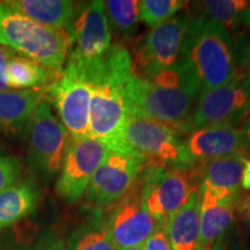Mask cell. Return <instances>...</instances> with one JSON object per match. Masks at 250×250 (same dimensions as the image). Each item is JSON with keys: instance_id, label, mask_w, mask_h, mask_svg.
Listing matches in <instances>:
<instances>
[{"instance_id": "cell-1", "label": "cell", "mask_w": 250, "mask_h": 250, "mask_svg": "<svg viewBox=\"0 0 250 250\" xmlns=\"http://www.w3.org/2000/svg\"><path fill=\"white\" fill-rule=\"evenodd\" d=\"M64 70L79 77L90 88L89 136L108 148L124 147L123 132L129 117L125 87L133 77L129 50L115 43L99 61H66Z\"/></svg>"}, {"instance_id": "cell-2", "label": "cell", "mask_w": 250, "mask_h": 250, "mask_svg": "<svg viewBox=\"0 0 250 250\" xmlns=\"http://www.w3.org/2000/svg\"><path fill=\"white\" fill-rule=\"evenodd\" d=\"M199 96L191 78L179 65L158 72L147 80L133 76L125 87L129 114L169 125L181 136Z\"/></svg>"}, {"instance_id": "cell-3", "label": "cell", "mask_w": 250, "mask_h": 250, "mask_svg": "<svg viewBox=\"0 0 250 250\" xmlns=\"http://www.w3.org/2000/svg\"><path fill=\"white\" fill-rule=\"evenodd\" d=\"M177 65L191 78L201 96L227 85L235 76L232 37L204 15L191 14Z\"/></svg>"}, {"instance_id": "cell-4", "label": "cell", "mask_w": 250, "mask_h": 250, "mask_svg": "<svg viewBox=\"0 0 250 250\" xmlns=\"http://www.w3.org/2000/svg\"><path fill=\"white\" fill-rule=\"evenodd\" d=\"M0 44L62 73L71 49L66 29H55L18 13L0 2Z\"/></svg>"}, {"instance_id": "cell-5", "label": "cell", "mask_w": 250, "mask_h": 250, "mask_svg": "<svg viewBox=\"0 0 250 250\" xmlns=\"http://www.w3.org/2000/svg\"><path fill=\"white\" fill-rule=\"evenodd\" d=\"M146 169L148 162L140 153L127 146L108 148L83 196L86 206L90 211H108L130 191Z\"/></svg>"}, {"instance_id": "cell-6", "label": "cell", "mask_w": 250, "mask_h": 250, "mask_svg": "<svg viewBox=\"0 0 250 250\" xmlns=\"http://www.w3.org/2000/svg\"><path fill=\"white\" fill-rule=\"evenodd\" d=\"M26 134L28 167L42 182L51 183L61 173L70 134L46 101L37 105Z\"/></svg>"}, {"instance_id": "cell-7", "label": "cell", "mask_w": 250, "mask_h": 250, "mask_svg": "<svg viewBox=\"0 0 250 250\" xmlns=\"http://www.w3.org/2000/svg\"><path fill=\"white\" fill-rule=\"evenodd\" d=\"M199 186L201 176L197 165L149 168L143 173L144 205L156 223L165 227Z\"/></svg>"}, {"instance_id": "cell-8", "label": "cell", "mask_w": 250, "mask_h": 250, "mask_svg": "<svg viewBox=\"0 0 250 250\" xmlns=\"http://www.w3.org/2000/svg\"><path fill=\"white\" fill-rule=\"evenodd\" d=\"M190 20L191 13L176 14L134 41L130 54L133 76L147 80L158 72L176 66Z\"/></svg>"}, {"instance_id": "cell-9", "label": "cell", "mask_w": 250, "mask_h": 250, "mask_svg": "<svg viewBox=\"0 0 250 250\" xmlns=\"http://www.w3.org/2000/svg\"><path fill=\"white\" fill-rule=\"evenodd\" d=\"M123 143L147 160L148 169L190 167L184 162L182 136L161 122L129 114L124 127Z\"/></svg>"}, {"instance_id": "cell-10", "label": "cell", "mask_w": 250, "mask_h": 250, "mask_svg": "<svg viewBox=\"0 0 250 250\" xmlns=\"http://www.w3.org/2000/svg\"><path fill=\"white\" fill-rule=\"evenodd\" d=\"M250 115V83L233 78L227 85L203 94L191 116L184 125L182 136L197 129L219 124L242 126Z\"/></svg>"}, {"instance_id": "cell-11", "label": "cell", "mask_w": 250, "mask_h": 250, "mask_svg": "<svg viewBox=\"0 0 250 250\" xmlns=\"http://www.w3.org/2000/svg\"><path fill=\"white\" fill-rule=\"evenodd\" d=\"M108 147L93 137H71L61 173L56 182V192L68 204L81 201L93 175L102 164Z\"/></svg>"}, {"instance_id": "cell-12", "label": "cell", "mask_w": 250, "mask_h": 250, "mask_svg": "<svg viewBox=\"0 0 250 250\" xmlns=\"http://www.w3.org/2000/svg\"><path fill=\"white\" fill-rule=\"evenodd\" d=\"M71 36L67 61L92 62L101 59L111 46V33L103 1L79 2L66 27Z\"/></svg>"}, {"instance_id": "cell-13", "label": "cell", "mask_w": 250, "mask_h": 250, "mask_svg": "<svg viewBox=\"0 0 250 250\" xmlns=\"http://www.w3.org/2000/svg\"><path fill=\"white\" fill-rule=\"evenodd\" d=\"M142 188L143 174L130 191L107 211L105 221L115 250L144 245L161 227L144 205Z\"/></svg>"}, {"instance_id": "cell-14", "label": "cell", "mask_w": 250, "mask_h": 250, "mask_svg": "<svg viewBox=\"0 0 250 250\" xmlns=\"http://www.w3.org/2000/svg\"><path fill=\"white\" fill-rule=\"evenodd\" d=\"M45 101L56 108L59 121L71 137L89 136L90 88L87 83L62 70L57 81L45 86Z\"/></svg>"}, {"instance_id": "cell-15", "label": "cell", "mask_w": 250, "mask_h": 250, "mask_svg": "<svg viewBox=\"0 0 250 250\" xmlns=\"http://www.w3.org/2000/svg\"><path fill=\"white\" fill-rule=\"evenodd\" d=\"M182 147L187 166L235 154L246 156L249 148L242 126L228 124L205 126L182 136Z\"/></svg>"}, {"instance_id": "cell-16", "label": "cell", "mask_w": 250, "mask_h": 250, "mask_svg": "<svg viewBox=\"0 0 250 250\" xmlns=\"http://www.w3.org/2000/svg\"><path fill=\"white\" fill-rule=\"evenodd\" d=\"M201 232L197 249L212 250L215 242L223 240L235 219V205L239 197L221 193L202 184Z\"/></svg>"}, {"instance_id": "cell-17", "label": "cell", "mask_w": 250, "mask_h": 250, "mask_svg": "<svg viewBox=\"0 0 250 250\" xmlns=\"http://www.w3.org/2000/svg\"><path fill=\"white\" fill-rule=\"evenodd\" d=\"M43 101H45V86L0 92V131L11 137H22L34 111Z\"/></svg>"}, {"instance_id": "cell-18", "label": "cell", "mask_w": 250, "mask_h": 250, "mask_svg": "<svg viewBox=\"0 0 250 250\" xmlns=\"http://www.w3.org/2000/svg\"><path fill=\"white\" fill-rule=\"evenodd\" d=\"M201 191L197 189L166 224L164 228L173 250H197L201 232Z\"/></svg>"}, {"instance_id": "cell-19", "label": "cell", "mask_w": 250, "mask_h": 250, "mask_svg": "<svg viewBox=\"0 0 250 250\" xmlns=\"http://www.w3.org/2000/svg\"><path fill=\"white\" fill-rule=\"evenodd\" d=\"M245 155H230L197 164L201 183L215 191L239 197L242 192Z\"/></svg>"}, {"instance_id": "cell-20", "label": "cell", "mask_w": 250, "mask_h": 250, "mask_svg": "<svg viewBox=\"0 0 250 250\" xmlns=\"http://www.w3.org/2000/svg\"><path fill=\"white\" fill-rule=\"evenodd\" d=\"M41 189L31 179H20L0 192V230L13 226L35 211Z\"/></svg>"}, {"instance_id": "cell-21", "label": "cell", "mask_w": 250, "mask_h": 250, "mask_svg": "<svg viewBox=\"0 0 250 250\" xmlns=\"http://www.w3.org/2000/svg\"><path fill=\"white\" fill-rule=\"evenodd\" d=\"M198 14L220 24L232 40L240 39L250 29V1L247 0H206L193 2Z\"/></svg>"}, {"instance_id": "cell-22", "label": "cell", "mask_w": 250, "mask_h": 250, "mask_svg": "<svg viewBox=\"0 0 250 250\" xmlns=\"http://www.w3.org/2000/svg\"><path fill=\"white\" fill-rule=\"evenodd\" d=\"M2 2L18 13L55 29H66L77 6L68 0H7Z\"/></svg>"}, {"instance_id": "cell-23", "label": "cell", "mask_w": 250, "mask_h": 250, "mask_svg": "<svg viewBox=\"0 0 250 250\" xmlns=\"http://www.w3.org/2000/svg\"><path fill=\"white\" fill-rule=\"evenodd\" d=\"M62 73L51 71L39 62L19 54L9 59L6 68L8 89L24 90L51 85L61 78Z\"/></svg>"}, {"instance_id": "cell-24", "label": "cell", "mask_w": 250, "mask_h": 250, "mask_svg": "<svg viewBox=\"0 0 250 250\" xmlns=\"http://www.w3.org/2000/svg\"><path fill=\"white\" fill-rule=\"evenodd\" d=\"M64 250H115L105 221V212L92 211L74 228L65 241Z\"/></svg>"}, {"instance_id": "cell-25", "label": "cell", "mask_w": 250, "mask_h": 250, "mask_svg": "<svg viewBox=\"0 0 250 250\" xmlns=\"http://www.w3.org/2000/svg\"><path fill=\"white\" fill-rule=\"evenodd\" d=\"M110 33L122 41L132 40L139 21L137 0H108L103 1Z\"/></svg>"}, {"instance_id": "cell-26", "label": "cell", "mask_w": 250, "mask_h": 250, "mask_svg": "<svg viewBox=\"0 0 250 250\" xmlns=\"http://www.w3.org/2000/svg\"><path fill=\"white\" fill-rule=\"evenodd\" d=\"M187 1L181 0H140L138 1L139 21L151 28L165 23L176 15Z\"/></svg>"}, {"instance_id": "cell-27", "label": "cell", "mask_w": 250, "mask_h": 250, "mask_svg": "<svg viewBox=\"0 0 250 250\" xmlns=\"http://www.w3.org/2000/svg\"><path fill=\"white\" fill-rule=\"evenodd\" d=\"M65 241L52 230L37 232L34 236L19 240L0 250H64Z\"/></svg>"}, {"instance_id": "cell-28", "label": "cell", "mask_w": 250, "mask_h": 250, "mask_svg": "<svg viewBox=\"0 0 250 250\" xmlns=\"http://www.w3.org/2000/svg\"><path fill=\"white\" fill-rule=\"evenodd\" d=\"M22 162L15 155H0V192L20 180Z\"/></svg>"}, {"instance_id": "cell-29", "label": "cell", "mask_w": 250, "mask_h": 250, "mask_svg": "<svg viewBox=\"0 0 250 250\" xmlns=\"http://www.w3.org/2000/svg\"><path fill=\"white\" fill-rule=\"evenodd\" d=\"M145 250H173L164 227H159L144 243Z\"/></svg>"}, {"instance_id": "cell-30", "label": "cell", "mask_w": 250, "mask_h": 250, "mask_svg": "<svg viewBox=\"0 0 250 250\" xmlns=\"http://www.w3.org/2000/svg\"><path fill=\"white\" fill-rule=\"evenodd\" d=\"M15 54L17 52L13 51L12 49L0 44V92L8 89L7 81H6V68H7L9 59L13 57Z\"/></svg>"}, {"instance_id": "cell-31", "label": "cell", "mask_w": 250, "mask_h": 250, "mask_svg": "<svg viewBox=\"0 0 250 250\" xmlns=\"http://www.w3.org/2000/svg\"><path fill=\"white\" fill-rule=\"evenodd\" d=\"M235 211L239 213L240 218L243 221H248L250 219V195L241 192L240 193L239 198L236 201Z\"/></svg>"}, {"instance_id": "cell-32", "label": "cell", "mask_w": 250, "mask_h": 250, "mask_svg": "<svg viewBox=\"0 0 250 250\" xmlns=\"http://www.w3.org/2000/svg\"><path fill=\"white\" fill-rule=\"evenodd\" d=\"M242 189L249 190L250 189V161L246 160L245 169H243L242 175Z\"/></svg>"}, {"instance_id": "cell-33", "label": "cell", "mask_w": 250, "mask_h": 250, "mask_svg": "<svg viewBox=\"0 0 250 250\" xmlns=\"http://www.w3.org/2000/svg\"><path fill=\"white\" fill-rule=\"evenodd\" d=\"M234 78H239V79H247L250 83V62H247L245 66L235 71V76Z\"/></svg>"}, {"instance_id": "cell-34", "label": "cell", "mask_w": 250, "mask_h": 250, "mask_svg": "<svg viewBox=\"0 0 250 250\" xmlns=\"http://www.w3.org/2000/svg\"><path fill=\"white\" fill-rule=\"evenodd\" d=\"M242 132L243 136H245L247 145H248V147H250V115L247 117V120L242 125Z\"/></svg>"}, {"instance_id": "cell-35", "label": "cell", "mask_w": 250, "mask_h": 250, "mask_svg": "<svg viewBox=\"0 0 250 250\" xmlns=\"http://www.w3.org/2000/svg\"><path fill=\"white\" fill-rule=\"evenodd\" d=\"M212 250H225L224 246H223V240H219L218 242H215V245L213 246Z\"/></svg>"}, {"instance_id": "cell-36", "label": "cell", "mask_w": 250, "mask_h": 250, "mask_svg": "<svg viewBox=\"0 0 250 250\" xmlns=\"http://www.w3.org/2000/svg\"><path fill=\"white\" fill-rule=\"evenodd\" d=\"M122 250H145V248H144V245H140V246H136V247H130V248L122 249Z\"/></svg>"}, {"instance_id": "cell-37", "label": "cell", "mask_w": 250, "mask_h": 250, "mask_svg": "<svg viewBox=\"0 0 250 250\" xmlns=\"http://www.w3.org/2000/svg\"><path fill=\"white\" fill-rule=\"evenodd\" d=\"M232 250H250V248H248V247L246 246H235L233 247Z\"/></svg>"}, {"instance_id": "cell-38", "label": "cell", "mask_w": 250, "mask_h": 250, "mask_svg": "<svg viewBox=\"0 0 250 250\" xmlns=\"http://www.w3.org/2000/svg\"><path fill=\"white\" fill-rule=\"evenodd\" d=\"M246 229L247 232H248V234L250 235V219L248 221H246Z\"/></svg>"}, {"instance_id": "cell-39", "label": "cell", "mask_w": 250, "mask_h": 250, "mask_svg": "<svg viewBox=\"0 0 250 250\" xmlns=\"http://www.w3.org/2000/svg\"><path fill=\"white\" fill-rule=\"evenodd\" d=\"M247 156H248V158L250 159V147L248 148V151H247ZM250 161V160H249Z\"/></svg>"}, {"instance_id": "cell-40", "label": "cell", "mask_w": 250, "mask_h": 250, "mask_svg": "<svg viewBox=\"0 0 250 250\" xmlns=\"http://www.w3.org/2000/svg\"><path fill=\"white\" fill-rule=\"evenodd\" d=\"M197 250H202V249H197Z\"/></svg>"}]
</instances>
